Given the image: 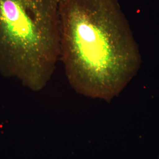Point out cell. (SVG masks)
<instances>
[{"label": "cell", "instance_id": "obj_1", "mask_svg": "<svg viewBox=\"0 0 159 159\" xmlns=\"http://www.w3.org/2000/svg\"><path fill=\"white\" fill-rule=\"evenodd\" d=\"M60 59L79 92L109 100L140 65L138 46L117 0H64Z\"/></svg>", "mask_w": 159, "mask_h": 159}, {"label": "cell", "instance_id": "obj_2", "mask_svg": "<svg viewBox=\"0 0 159 159\" xmlns=\"http://www.w3.org/2000/svg\"><path fill=\"white\" fill-rule=\"evenodd\" d=\"M64 0H0V71L34 88L45 84L60 59Z\"/></svg>", "mask_w": 159, "mask_h": 159}]
</instances>
